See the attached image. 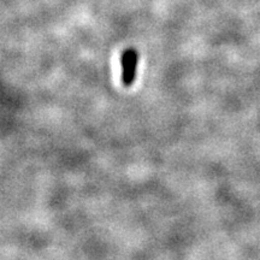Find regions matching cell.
I'll list each match as a JSON object with an SVG mask.
<instances>
[{"label":"cell","instance_id":"1","mask_svg":"<svg viewBox=\"0 0 260 260\" xmlns=\"http://www.w3.org/2000/svg\"><path fill=\"white\" fill-rule=\"evenodd\" d=\"M138 52L129 48L123 52L122 56V80L125 86H132L135 81L136 67H138Z\"/></svg>","mask_w":260,"mask_h":260}]
</instances>
